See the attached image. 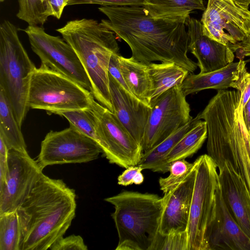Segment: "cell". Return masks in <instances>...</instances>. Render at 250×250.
Instances as JSON below:
<instances>
[{
	"label": "cell",
	"instance_id": "cell-1",
	"mask_svg": "<svg viewBox=\"0 0 250 250\" xmlns=\"http://www.w3.org/2000/svg\"><path fill=\"white\" fill-rule=\"evenodd\" d=\"M108 20L101 23L124 40L132 57L148 64L155 61L174 62L193 73L197 63L187 55L189 39L187 22L155 19L144 6H101Z\"/></svg>",
	"mask_w": 250,
	"mask_h": 250
},
{
	"label": "cell",
	"instance_id": "cell-2",
	"mask_svg": "<svg viewBox=\"0 0 250 250\" xmlns=\"http://www.w3.org/2000/svg\"><path fill=\"white\" fill-rule=\"evenodd\" d=\"M76 195L61 179L43 173L17 209L20 250H46L63 236L75 216Z\"/></svg>",
	"mask_w": 250,
	"mask_h": 250
},
{
	"label": "cell",
	"instance_id": "cell-3",
	"mask_svg": "<svg viewBox=\"0 0 250 250\" xmlns=\"http://www.w3.org/2000/svg\"><path fill=\"white\" fill-rule=\"evenodd\" d=\"M56 30L80 59L91 82L95 99L113 112L108 65L112 54L119 51L114 33L96 20L85 18L68 21Z\"/></svg>",
	"mask_w": 250,
	"mask_h": 250
},
{
	"label": "cell",
	"instance_id": "cell-4",
	"mask_svg": "<svg viewBox=\"0 0 250 250\" xmlns=\"http://www.w3.org/2000/svg\"><path fill=\"white\" fill-rule=\"evenodd\" d=\"M118 235L116 250H152L159 233L163 199L157 194L125 190L104 199Z\"/></svg>",
	"mask_w": 250,
	"mask_h": 250
},
{
	"label": "cell",
	"instance_id": "cell-5",
	"mask_svg": "<svg viewBox=\"0 0 250 250\" xmlns=\"http://www.w3.org/2000/svg\"><path fill=\"white\" fill-rule=\"evenodd\" d=\"M35 68L20 40L17 27L4 20L0 25V89L21 127L29 110L27 100Z\"/></svg>",
	"mask_w": 250,
	"mask_h": 250
},
{
	"label": "cell",
	"instance_id": "cell-6",
	"mask_svg": "<svg viewBox=\"0 0 250 250\" xmlns=\"http://www.w3.org/2000/svg\"><path fill=\"white\" fill-rule=\"evenodd\" d=\"M92 92L68 77L42 63L30 80L27 105L50 114L91 109L95 101Z\"/></svg>",
	"mask_w": 250,
	"mask_h": 250
},
{
	"label": "cell",
	"instance_id": "cell-7",
	"mask_svg": "<svg viewBox=\"0 0 250 250\" xmlns=\"http://www.w3.org/2000/svg\"><path fill=\"white\" fill-rule=\"evenodd\" d=\"M194 185L187 230L188 250H210L209 238L216 216L217 189L219 183L217 167L208 154L193 162Z\"/></svg>",
	"mask_w": 250,
	"mask_h": 250
},
{
	"label": "cell",
	"instance_id": "cell-8",
	"mask_svg": "<svg viewBox=\"0 0 250 250\" xmlns=\"http://www.w3.org/2000/svg\"><path fill=\"white\" fill-rule=\"evenodd\" d=\"M23 31L42 63L91 92V82L80 59L63 39L47 33L41 25H28Z\"/></svg>",
	"mask_w": 250,
	"mask_h": 250
},
{
	"label": "cell",
	"instance_id": "cell-9",
	"mask_svg": "<svg viewBox=\"0 0 250 250\" xmlns=\"http://www.w3.org/2000/svg\"><path fill=\"white\" fill-rule=\"evenodd\" d=\"M150 107L141 143L143 152L156 146L193 119L181 86L163 93Z\"/></svg>",
	"mask_w": 250,
	"mask_h": 250
},
{
	"label": "cell",
	"instance_id": "cell-10",
	"mask_svg": "<svg viewBox=\"0 0 250 250\" xmlns=\"http://www.w3.org/2000/svg\"><path fill=\"white\" fill-rule=\"evenodd\" d=\"M90 109L102 140V153L109 162L125 168L138 165L142 147L114 113L96 101Z\"/></svg>",
	"mask_w": 250,
	"mask_h": 250
},
{
	"label": "cell",
	"instance_id": "cell-11",
	"mask_svg": "<svg viewBox=\"0 0 250 250\" xmlns=\"http://www.w3.org/2000/svg\"><path fill=\"white\" fill-rule=\"evenodd\" d=\"M101 153L102 149L94 140L70 126L46 135L37 161L43 169L54 165L88 162L97 159Z\"/></svg>",
	"mask_w": 250,
	"mask_h": 250
},
{
	"label": "cell",
	"instance_id": "cell-12",
	"mask_svg": "<svg viewBox=\"0 0 250 250\" xmlns=\"http://www.w3.org/2000/svg\"><path fill=\"white\" fill-rule=\"evenodd\" d=\"M204 33L224 45L242 42L250 30V11L232 0H208L201 20Z\"/></svg>",
	"mask_w": 250,
	"mask_h": 250
},
{
	"label": "cell",
	"instance_id": "cell-13",
	"mask_svg": "<svg viewBox=\"0 0 250 250\" xmlns=\"http://www.w3.org/2000/svg\"><path fill=\"white\" fill-rule=\"evenodd\" d=\"M27 151L8 150L5 181L0 187V215L17 210L43 174Z\"/></svg>",
	"mask_w": 250,
	"mask_h": 250
},
{
	"label": "cell",
	"instance_id": "cell-14",
	"mask_svg": "<svg viewBox=\"0 0 250 250\" xmlns=\"http://www.w3.org/2000/svg\"><path fill=\"white\" fill-rule=\"evenodd\" d=\"M186 26L189 39L188 50L197 59L200 73L217 70L233 62L234 55L230 46L206 35L201 21L189 17Z\"/></svg>",
	"mask_w": 250,
	"mask_h": 250
},
{
	"label": "cell",
	"instance_id": "cell-15",
	"mask_svg": "<svg viewBox=\"0 0 250 250\" xmlns=\"http://www.w3.org/2000/svg\"><path fill=\"white\" fill-rule=\"evenodd\" d=\"M213 161L219 170L224 201L233 218L250 240V194L246 185L228 161Z\"/></svg>",
	"mask_w": 250,
	"mask_h": 250
},
{
	"label": "cell",
	"instance_id": "cell-16",
	"mask_svg": "<svg viewBox=\"0 0 250 250\" xmlns=\"http://www.w3.org/2000/svg\"><path fill=\"white\" fill-rule=\"evenodd\" d=\"M194 166L186 178L175 188L164 193L159 232L167 235L187 231L194 185Z\"/></svg>",
	"mask_w": 250,
	"mask_h": 250
},
{
	"label": "cell",
	"instance_id": "cell-17",
	"mask_svg": "<svg viewBox=\"0 0 250 250\" xmlns=\"http://www.w3.org/2000/svg\"><path fill=\"white\" fill-rule=\"evenodd\" d=\"M113 113L141 145L151 107L122 87L108 73Z\"/></svg>",
	"mask_w": 250,
	"mask_h": 250
},
{
	"label": "cell",
	"instance_id": "cell-18",
	"mask_svg": "<svg viewBox=\"0 0 250 250\" xmlns=\"http://www.w3.org/2000/svg\"><path fill=\"white\" fill-rule=\"evenodd\" d=\"M207 149L213 160H226L231 164L250 194V134L248 130L224 138L208 139Z\"/></svg>",
	"mask_w": 250,
	"mask_h": 250
},
{
	"label": "cell",
	"instance_id": "cell-19",
	"mask_svg": "<svg viewBox=\"0 0 250 250\" xmlns=\"http://www.w3.org/2000/svg\"><path fill=\"white\" fill-rule=\"evenodd\" d=\"M210 250H250V240L233 218L224 201L219 183L216 216L211 229Z\"/></svg>",
	"mask_w": 250,
	"mask_h": 250
},
{
	"label": "cell",
	"instance_id": "cell-20",
	"mask_svg": "<svg viewBox=\"0 0 250 250\" xmlns=\"http://www.w3.org/2000/svg\"><path fill=\"white\" fill-rule=\"evenodd\" d=\"M246 70L245 62L240 60L213 71L198 74L189 73L181 88L186 96L208 89L219 90L232 87L238 90L241 79Z\"/></svg>",
	"mask_w": 250,
	"mask_h": 250
},
{
	"label": "cell",
	"instance_id": "cell-21",
	"mask_svg": "<svg viewBox=\"0 0 250 250\" xmlns=\"http://www.w3.org/2000/svg\"><path fill=\"white\" fill-rule=\"evenodd\" d=\"M147 66L151 82L150 106L163 93L175 86H181L189 73L187 69L172 62H152Z\"/></svg>",
	"mask_w": 250,
	"mask_h": 250
},
{
	"label": "cell",
	"instance_id": "cell-22",
	"mask_svg": "<svg viewBox=\"0 0 250 250\" xmlns=\"http://www.w3.org/2000/svg\"><path fill=\"white\" fill-rule=\"evenodd\" d=\"M199 120L196 116L160 143L149 150L143 152L138 166L142 167L143 169H149L154 172L163 173L168 172L170 164L167 161L168 155L179 140L193 127Z\"/></svg>",
	"mask_w": 250,
	"mask_h": 250
},
{
	"label": "cell",
	"instance_id": "cell-23",
	"mask_svg": "<svg viewBox=\"0 0 250 250\" xmlns=\"http://www.w3.org/2000/svg\"><path fill=\"white\" fill-rule=\"evenodd\" d=\"M119 67L130 92L139 100L149 105L151 82L147 64L133 58L118 56Z\"/></svg>",
	"mask_w": 250,
	"mask_h": 250
},
{
	"label": "cell",
	"instance_id": "cell-24",
	"mask_svg": "<svg viewBox=\"0 0 250 250\" xmlns=\"http://www.w3.org/2000/svg\"><path fill=\"white\" fill-rule=\"evenodd\" d=\"M144 6L155 19L187 22L191 11L206 9L204 0H146Z\"/></svg>",
	"mask_w": 250,
	"mask_h": 250
},
{
	"label": "cell",
	"instance_id": "cell-25",
	"mask_svg": "<svg viewBox=\"0 0 250 250\" xmlns=\"http://www.w3.org/2000/svg\"><path fill=\"white\" fill-rule=\"evenodd\" d=\"M0 138L8 150L27 151L23 135L14 115L9 102L0 89Z\"/></svg>",
	"mask_w": 250,
	"mask_h": 250
},
{
	"label": "cell",
	"instance_id": "cell-26",
	"mask_svg": "<svg viewBox=\"0 0 250 250\" xmlns=\"http://www.w3.org/2000/svg\"><path fill=\"white\" fill-rule=\"evenodd\" d=\"M208 129L206 122L200 119L177 143L169 152L167 161L185 159L195 154L207 139Z\"/></svg>",
	"mask_w": 250,
	"mask_h": 250
},
{
	"label": "cell",
	"instance_id": "cell-27",
	"mask_svg": "<svg viewBox=\"0 0 250 250\" xmlns=\"http://www.w3.org/2000/svg\"><path fill=\"white\" fill-rule=\"evenodd\" d=\"M21 228L17 210L0 215V250H20Z\"/></svg>",
	"mask_w": 250,
	"mask_h": 250
},
{
	"label": "cell",
	"instance_id": "cell-28",
	"mask_svg": "<svg viewBox=\"0 0 250 250\" xmlns=\"http://www.w3.org/2000/svg\"><path fill=\"white\" fill-rule=\"evenodd\" d=\"M57 115L66 118L70 126L94 140L102 149V140L90 109L63 111Z\"/></svg>",
	"mask_w": 250,
	"mask_h": 250
},
{
	"label": "cell",
	"instance_id": "cell-29",
	"mask_svg": "<svg viewBox=\"0 0 250 250\" xmlns=\"http://www.w3.org/2000/svg\"><path fill=\"white\" fill-rule=\"evenodd\" d=\"M18 2L17 17L19 19L31 25L42 26L47 21L42 0H18Z\"/></svg>",
	"mask_w": 250,
	"mask_h": 250
},
{
	"label": "cell",
	"instance_id": "cell-30",
	"mask_svg": "<svg viewBox=\"0 0 250 250\" xmlns=\"http://www.w3.org/2000/svg\"><path fill=\"white\" fill-rule=\"evenodd\" d=\"M193 167V163H189L185 159L178 160L170 163L168 171L169 175L159 179L160 189L165 193L175 188L186 178Z\"/></svg>",
	"mask_w": 250,
	"mask_h": 250
},
{
	"label": "cell",
	"instance_id": "cell-31",
	"mask_svg": "<svg viewBox=\"0 0 250 250\" xmlns=\"http://www.w3.org/2000/svg\"><path fill=\"white\" fill-rule=\"evenodd\" d=\"M152 250H188L187 231L165 235L159 233Z\"/></svg>",
	"mask_w": 250,
	"mask_h": 250
},
{
	"label": "cell",
	"instance_id": "cell-32",
	"mask_svg": "<svg viewBox=\"0 0 250 250\" xmlns=\"http://www.w3.org/2000/svg\"><path fill=\"white\" fill-rule=\"evenodd\" d=\"M51 250H87V246L83 238L78 235L63 236L56 241L50 247Z\"/></svg>",
	"mask_w": 250,
	"mask_h": 250
},
{
	"label": "cell",
	"instance_id": "cell-33",
	"mask_svg": "<svg viewBox=\"0 0 250 250\" xmlns=\"http://www.w3.org/2000/svg\"><path fill=\"white\" fill-rule=\"evenodd\" d=\"M143 170V168L138 165L128 167L118 176V184L124 186L142 184L144 180L141 172Z\"/></svg>",
	"mask_w": 250,
	"mask_h": 250
},
{
	"label": "cell",
	"instance_id": "cell-34",
	"mask_svg": "<svg viewBox=\"0 0 250 250\" xmlns=\"http://www.w3.org/2000/svg\"><path fill=\"white\" fill-rule=\"evenodd\" d=\"M146 0H68L67 5L98 4L101 6H144Z\"/></svg>",
	"mask_w": 250,
	"mask_h": 250
},
{
	"label": "cell",
	"instance_id": "cell-35",
	"mask_svg": "<svg viewBox=\"0 0 250 250\" xmlns=\"http://www.w3.org/2000/svg\"><path fill=\"white\" fill-rule=\"evenodd\" d=\"M238 90L240 92L238 111L243 113L244 107L250 97V73L246 70L243 75Z\"/></svg>",
	"mask_w": 250,
	"mask_h": 250
},
{
	"label": "cell",
	"instance_id": "cell-36",
	"mask_svg": "<svg viewBox=\"0 0 250 250\" xmlns=\"http://www.w3.org/2000/svg\"><path fill=\"white\" fill-rule=\"evenodd\" d=\"M68 0H43L46 15L60 19L63 9L67 6Z\"/></svg>",
	"mask_w": 250,
	"mask_h": 250
},
{
	"label": "cell",
	"instance_id": "cell-37",
	"mask_svg": "<svg viewBox=\"0 0 250 250\" xmlns=\"http://www.w3.org/2000/svg\"><path fill=\"white\" fill-rule=\"evenodd\" d=\"M119 55V54L116 53H113L112 54L108 65V73L121 86L130 92L120 69L118 59Z\"/></svg>",
	"mask_w": 250,
	"mask_h": 250
},
{
	"label": "cell",
	"instance_id": "cell-38",
	"mask_svg": "<svg viewBox=\"0 0 250 250\" xmlns=\"http://www.w3.org/2000/svg\"><path fill=\"white\" fill-rule=\"evenodd\" d=\"M231 48L236 53L239 60H243L246 56H250V30L242 42L232 45Z\"/></svg>",
	"mask_w": 250,
	"mask_h": 250
},
{
	"label": "cell",
	"instance_id": "cell-39",
	"mask_svg": "<svg viewBox=\"0 0 250 250\" xmlns=\"http://www.w3.org/2000/svg\"><path fill=\"white\" fill-rule=\"evenodd\" d=\"M243 117L247 129L250 134V97L244 107Z\"/></svg>",
	"mask_w": 250,
	"mask_h": 250
},
{
	"label": "cell",
	"instance_id": "cell-40",
	"mask_svg": "<svg viewBox=\"0 0 250 250\" xmlns=\"http://www.w3.org/2000/svg\"><path fill=\"white\" fill-rule=\"evenodd\" d=\"M236 4L245 9H249L250 0H232Z\"/></svg>",
	"mask_w": 250,
	"mask_h": 250
},
{
	"label": "cell",
	"instance_id": "cell-41",
	"mask_svg": "<svg viewBox=\"0 0 250 250\" xmlns=\"http://www.w3.org/2000/svg\"><path fill=\"white\" fill-rule=\"evenodd\" d=\"M3 0H0V1H3Z\"/></svg>",
	"mask_w": 250,
	"mask_h": 250
},
{
	"label": "cell",
	"instance_id": "cell-42",
	"mask_svg": "<svg viewBox=\"0 0 250 250\" xmlns=\"http://www.w3.org/2000/svg\"><path fill=\"white\" fill-rule=\"evenodd\" d=\"M43 0H42V1H43Z\"/></svg>",
	"mask_w": 250,
	"mask_h": 250
}]
</instances>
